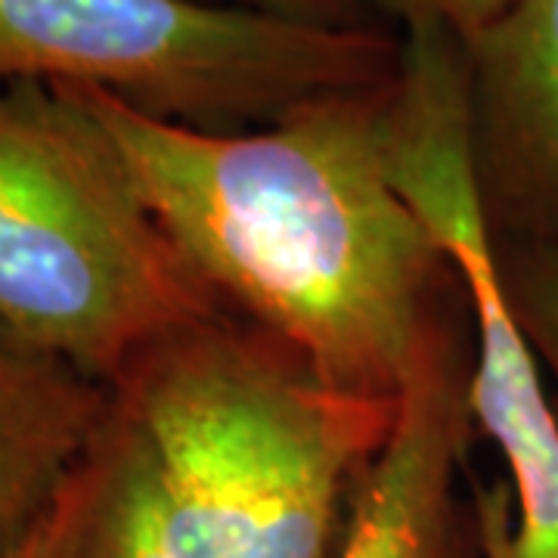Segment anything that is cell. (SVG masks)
Segmentation results:
<instances>
[{
	"instance_id": "obj_12",
	"label": "cell",
	"mask_w": 558,
	"mask_h": 558,
	"mask_svg": "<svg viewBox=\"0 0 558 558\" xmlns=\"http://www.w3.org/2000/svg\"><path fill=\"white\" fill-rule=\"evenodd\" d=\"M379 3L403 22V28L440 25L453 32L462 44H469L484 28H490L512 0H379Z\"/></svg>"
},
{
	"instance_id": "obj_11",
	"label": "cell",
	"mask_w": 558,
	"mask_h": 558,
	"mask_svg": "<svg viewBox=\"0 0 558 558\" xmlns=\"http://www.w3.org/2000/svg\"><path fill=\"white\" fill-rule=\"evenodd\" d=\"M506 282L527 339L558 379V248L537 245L515 258V270L506 274Z\"/></svg>"
},
{
	"instance_id": "obj_10",
	"label": "cell",
	"mask_w": 558,
	"mask_h": 558,
	"mask_svg": "<svg viewBox=\"0 0 558 558\" xmlns=\"http://www.w3.org/2000/svg\"><path fill=\"white\" fill-rule=\"evenodd\" d=\"M109 422L102 428L100 440L94 444V450L62 487L50 512L38 521V527L25 537L13 558H87L102 494H106V481H109V462H112Z\"/></svg>"
},
{
	"instance_id": "obj_8",
	"label": "cell",
	"mask_w": 558,
	"mask_h": 558,
	"mask_svg": "<svg viewBox=\"0 0 558 558\" xmlns=\"http://www.w3.org/2000/svg\"><path fill=\"white\" fill-rule=\"evenodd\" d=\"M116 395L0 323V558H13L100 440Z\"/></svg>"
},
{
	"instance_id": "obj_2",
	"label": "cell",
	"mask_w": 558,
	"mask_h": 558,
	"mask_svg": "<svg viewBox=\"0 0 558 558\" xmlns=\"http://www.w3.org/2000/svg\"><path fill=\"white\" fill-rule=\"evenodd\" d=\"M112 395L186 558L336 556L341 506L398 413L319 381L233 314L159 341Z\"/></svg>"
},
{
	"instance_id": "obj_13",
	"label": "cell",
	"mask_w": 558,
	"mask_h": 558,
	"mask_svg": "<svg viewBox=\"0 0 558 558\" xmlns=\"http://www.w3.org/2000/svg\"><path fill=\"white\" fill-rule=\"evenodd\" d=\"M233 3L274 20L314 25V28H357L354 0H233Z\"/></svg>"
},
{
	"instance_id": "obj_7",
	"label": "cell",
	"mask_w": 558,
	"mask_h": 558,
	"mask_svg": "<svg viewBox=\"0 0 558 558\" xmlns=\"http://www.w3.org/2000/svg\"><path fill=\"white\" fill-rule=\"evenodd\" d=\"M465 62L481 180L558 240V0H512Z\"/></svg>"
},
{
	"instance_id": "obj_4",
	"label": "cell",
	"mask_w": 558,
	"mask_h": 558,
	"mask_svg": "<svg viewBox=\"0 0 558 558\" xmlns=\"http://www.w3.org/2000/svg\"><path fill=\"white\" fill-rule=\"evenodd\" d=\"M400 40L202 0H0V84H94L199 131H255L319 97L385 87Z\"/></svg>"
},
{
	"instance_id": "obj_9",
	"label": "cell",
	"mask_w": 558,
	"mask_h": 558,
	"mask_svg": "<svg viewBox=\"0 0 558 558\" xmlns=\"http://www.w3.org/2000/svg\"><path fill=\"white\" fill-rule=\"evenodd\" d=\"M109 481L87 558H186L171 534L146 447L119 403L109 422Z\"/></svg>"
},
{
	"instance_id": "obj_1",
	"label": "cell",
	"mask_w": 558,
	"mask_h": 558,
	"mask_svg": "<svg viewBox=\"0 0 558 558\" xmlns=\"http://www.w3.org/2000/svg\"><path fill=\"white\" fill-rule=\"evenodd\" d=\"M65 87L106 124L146 205L233 317L344 395L400 398L450 264L391 178V84L236 134L143 116L94 84Z\"/></svg>"
},
{
	"instance_id": "obj_5",
	"label": "cell",
	"mask_w": 558,
	"mask_h": 558,
	"mask_svg": "<svg viewBox=\"0 0 558 558\" xmlns=\"http://www.w3.org/2000/svg\"><path fill=\"white\" fill-rule=\"evenodd\" d=\"M388 165L398 190L435 233L475 317L472 422L506 457L519 515L497 487L481 494L484 558H558V416L537 351L521 326L497 258L472 134L465 44L440 25H410L385 102Z\"/></svg>"
},
{
	"instance_id": "obj_3",
	"label": "cell",
	"mask_w": 558,
	"mask_h": 558,
	"mask_svg": "<svg viewBox=\"0 0 558 558\" xmlns=\"http://www.w3.org/2000/svg\"><path fill=\"white\" fill-rule=\"evenodd\" d=\"M230 314L65 84H0V323L116 388L149 348Z\"/></svg>"
},
{
	"instance_id": "obj_6",
	"label": "cell",
	"mask_w": 558,
	"mask_h": 558,
	"mask_svg": "<svg viewBox=\"0 0 558 558\" xmlns=\"http://www.w3.org/2000/svg\"><path fill=\"white\" fill-rule=\"evenodd\" d=\"M469 425V376L453 339L435 326L379 457L351 497L332 558H459L457 472Z\"/></svg>"
}]
</instances>
